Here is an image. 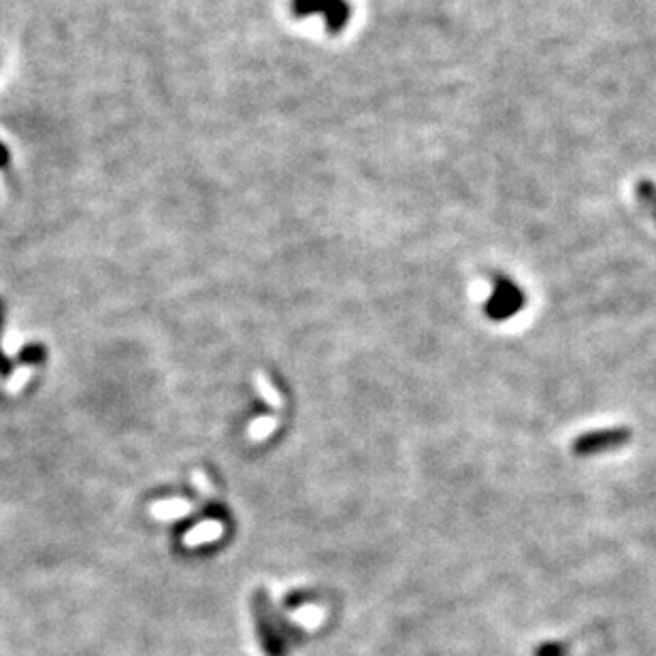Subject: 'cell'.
Instances as JSON below:
<instances>
[{
    "label": "cell",
    "mask_w": 656,
    "mask_h": 656,
    "mask_svg": "<svg viewBox=\"0 0 656 656\" xmlns=\"http://www.w3.org/2000/svg\"><path fill=\"white\" fill-rule=\"evenodd\" d=\"M631 441V431L625 426H614V429H601V431H590L576 439L573 450L578 456H597V454H608L625 448Z\"/></svg>",
    "instance_id": "1"
},
{
    "label": "cell",
    "mask_w": 656,
    "mask_h": 656,
    "mask_svg": "<svg viewBox=\"0 0 656 656\" xmlns=\"http://www.w3.org/2000/svg\"><path fill=\"white\" fill-rule=\"evenodd\" d=\"M635 196L639 205H642L656 222V184L650 182V179H642L635 188Z\"/></svg>",
    "instance_id": "2"
},
{
    "label": "cell",
    "mask_w": 656,
    "mask_h": 656,
    "mask_svg": "<svg viewBox=\"0 0 656 656\" xmlns=\"http://www.w3.org/2000/svg\"><path fill=\"white\" fill-rule=\"evenodd\" d=\"M18 360L22 365H28V367L43 365L47 360V350H45L43 343H35V341L26 343V346L18 354Z\"/></svg>",
    "instance_id": "3"
},
{
    "label": "cell",
    "mask_w": 656,
    "mask_h": 656,
    "mask_svg": "<svg viewBox=\"0 0 656 656\" xmlns=\"http://www.w3.org/2000/svg\"><path fill=\"white\" fill-rule=\"evenodd\" d=\"M5 320H7V305L3 299H0V337H3V333H5ZM13 367H15L13 360L5 354L3 346H0V375L9 377L13 373Z\"/></svg>",
    "instance_id": "4"
},
{
    "label": "cell",
    "mask_w": 656,
    "mask_h": 656,
    "mask_svg": "<svg viewBox=\"0 0 656 656\" xmlns=\"http://www.w3.org/2000/svg\"><path fill=\"white\" fill-rule=\"evenodd\" d=\"M256 388H258V392H260V395L262 397H265L271 405H280L282 403V399H280V392H277L275 388H273V384L267 380V377L265 375H262V373H258L256 375Z\"/></svg>",
    "instance_id": "5"
},
{
    "label": "cell",
    "mask_w": 656,
    "mask_h": 656,
    "mask_svg": "<svg viewBox=\"0 0 656 656\" xmlns=\"http://www.w3.org/2000/svg\"><path fill=\"white\" fill-rule=\"evenodd\" d=\"M11 162V152L5 143H0V169H7Z\"/></svg>",
    "instance_id": "6"
},
{
    "label": "cell",
    "mask_w": 656,
    "mask_h": 656,
    "mask_svg": "<svg viewBox=\"0 0 656 656\" xmlns=\"http://www.w3.org/2000/svg\"><path fill=\"white\" fill-rule=\"evenodd\" d=\"M541 656H561V648L559 646H546L541 650Z\"/></svg>",
    "instance_id": "7"
}]
</instances>
